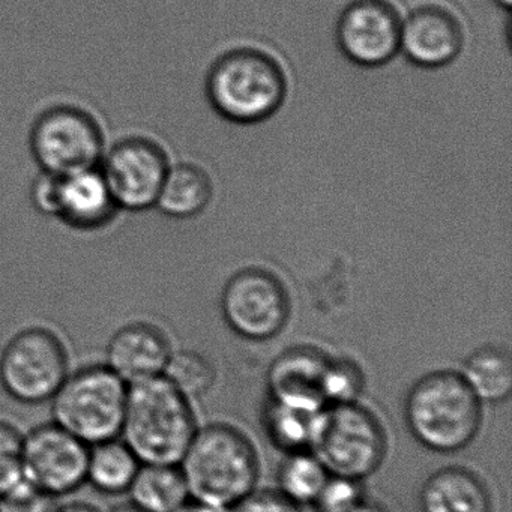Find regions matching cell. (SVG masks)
Instances as JSON below:
<instances>
[{
    "label": "cell",
    "mask_w": 512,
    "mask_h": 512,
    "mask_svg": "<svg viewBox=\"0 0 512 512\" xmlns=\"http://www.w3.org/2000/svg\"><path fill=\"white\" fill-rule=\"evenodd\" d=\"M191 500L226 511L256 490L260 466L251 440L238 428H197L181 463Z\"/></svg>",
    "instance_id": "6da1fadb"
},
{
    "label": "cell",
    "mask_w": 512,
    "mask_h": 512,
    "mask_svg": "<svg viewBox=\"0 0 512 512\" xmlns=\"http://www.w3.org/2000/svg\"><path fill=\"white\" fill-rule=\"evenodd\" d=\"M196 431L191 401L166 377L128 386L121 439L140 463H181Z\"/></svg>",
    "instance_id": "7a4b0ae2"
},
{
    "label": "cell",
    "mask_w": 512,
    "mask_h": 512,
    "mask_svg": "<svg viewBox=\"0 0 512 512\" xmlns=\"http://www.w3.org/2000/svg\"><path fill=\"white\" fill-rule=\"evenodd\" d=\"M209 106L224 121L256 125L277 115L287 97V77L268 53L251 47L218 56L205 80Z\"/></svg>",
    "instance_id": "3957f363"
},
{
    "label": "cell",
    "mask_w": 512,
    "mask_h": 512,
    "mask_svg": "<svg viewBox=\"0 0 512 512\" xmlns=\"http://www.w3.org/2000/svg\"><path fill=\"white\" fill-rule=\"evenodd\" d=\"M404 421L425 449L455 454L478 436L482 404L458 371H433L416 380L407 392Z\"/></svg>",
    "instance_id": "277c9868"
},
{
    "label": "cell",
    "mask_w": 512,
    "mask_h": 512,
    "mask_svg": "<svg viewBox=\"0 0 512 512\" xmlns=\"http://www.w3.org/2000/svg\"><path fill=\"white\" fill-rule=\"evenodd\" d=\"M128 385L106 364L70 373L52 398L53 422L88 446L121 437Z\"/></svg>",
    "instance_id": "5b68a950"
},
{
    "label": "cell",
    "mask_w": 512,
    "mask_h": 512,
    "mask_svg": "<svg viewBox=\"0 0 512 512\" xmlns=\"http://www.w3.org/2000/svg\"><path fill=\"white\" fill-rule=\"evenodd\" d=\"M311 452L329 475L362 481L385 460V430L358 401L332 404L320 413Z\"/></svg>",
    "instance_id": "8992f818"
},
{
    "label": "cell",
    "mask_w": 512,
    "mask_h": 512,
    "mask_svg": "<svg viewBox=\"0 0 512 512\" xmlns=\"http://www.w3.org/2000/svg\"><path fill=\"white\" fill-rule=\"evenodd\" d=\"M70 373L61 338L41 326L17 332L0 353V386L17 403L52 401Z\"/></svg>",
    "instance_id": "52a82bcc"
},
{
    "label": "cell",
    "mask_w": 512,
    "mask_h": 512,
    "mask_svg": "<svg viewBox=\"0 0 512 512\" xmlns=\"http://www.w3.org/2000/svg\"><path fill=\"white\" fill-rule=\"evenodd\" d=\"M29 149L41 172L58 176L98 167L106 152L101 125L76 106L41 113L32 124Z\"/></svg>",
    "instance_id": "ba28073f"
},
{
    "label": "cell",
    "mask_w": 512,
    "mask_h": 512,
    "mask_svg": "<svg viewBox=\"0 0 512 512\" xmlns=\"http://www.w3.org/2000/svg\"><path fill=\"white\" fill-rule=\"evenodd\" d=\"M31 199L41 214L80 232L109 226L121 211L100 166L61 176L41 172L32 185Z\"/></svg>",
    "instance_id": "9c48e42d"
},
{
    "label": "cell",
    "mask_w": 512,
    "mask_h": 512,
    "mask_svg": "<svg viewBox=\"0 0 512 512\" xmlns=\"http://www.w3.org/2000/svg\"><path fill=\"white\" fill-rule=\"evenodd\" d=\"M221 313L239 337L266 341L277 337L290 317L283 281L263 268H245L230 277L221 295Z\"/></svg>",
    "instance_id": "30bf717a"
},
{
    "label": "cell",
    "mask_w": 512,
    "mask_h": 512,
    "mask_svg": "<svg viewBox=\"0 0 512 512\" xmlns=\"http://www.w3.org/2000/svg\"><path fill=\"white\" fill-rule=\"evenodd\" d=\"M91 446L55 422L23 436V478L55 497L76 493L88 481Z\"/></svg>",
    "instance_id": "8fae6325"
},
{
    "label": "cell",
    "mask_w": 512,
    "mask_h": 512,
    "mask_svg": "<svg viewBox=\"0 0 512 512\" xmlns=\"http://www.w3.org/2000/svg\"><path fill=\"white\" fill-rule=\"evenodd\" d=\"M169 169L163 146L148 137L119 140L100 163L119 209L133 212L155 206Z\"/></svg>",
    "instance_id": "7c38bea8"
},
{
    "label": "cell",
    "mask_w": 512,
    "mask_h": 512,
    "mask_svg": "<svg viewBox=\"0 0 512 512\" xmlns=\"http://www.w3.org/2000/svg\"><path fill=\"white\" fill-rule=\"evenodd\" d=\"M400 14L388 0H352L335 25L341 55L361 68L388 65L400 52Z\"/></svg>",
    "instance_id": "4fadbf2b"
},
{
    "label": "cell",
    "mask_w": 512,
    "mask_h": 512,
    "mask_svg": "<svg viewBox=\"0 0 512 512\" xmlns=\"http://www.w3.org/2000/svg\"><path fill=\"white\" fill-rule=\"evenodd\" d=\"M464 32L454 14L436 5L413 11L401 29L400 52L422 70H440L463 52Z\"/></svg>",
    "instance_id": "5bb4252c"
},
{
    "label": "cell",
    "mask_w": 512,
    "mask_h": 512,
    "mask_svg": "<svg viewBox=\"0 0 512 512\" xmlns=\"http://www.w3.org/2000/svg\"><path fill=\"white\" fill-rule=\"evenodd\" d=\"M331 358L314 347H292L269 368V400L320 412L325 409V382Z\"/></svg>",
    "instance_id": "9a60e30c"
},
{
    "label": "cell",
    "mask_w": 512,
    "mask_h": 512,
    "mask_svg": "<svg viewBox=\"0 0 512 512\" xmlns=\"http://www.w3.org/2000/svg\"><path fill=\"white\" fill-rule=\"evenodd\" d=\"M172 352L163 329L148 322H133L110 338L106 365L130 386L163 376Z\"/></svg>",
    "instance_id": "2e32d148"
},
{
    "label": "cell",
    "mask_w": 512,
    "mask_h": 512,
    "mask_svg": "<svg viewBox=\"0 0 512 512\" xmlns=\"http://www.w3.org/2000/svg\"><path fill=\"white\" fill-rule=\"evenodd\" d=\"M418 499L421 512H491L487 485L473 470L461 466L431 473Z\"/></svg>",
    "instance_id": "e0dca14e"
},
{
    "label": "cell",
    "mask_w": 512,
    "mask_h": 512,
    "mask_svg": "<svg viewBox=\"0 0 512 512\" xmlns=\"http://www.w3.org/2000/svg\"><path fill=\"white\" fill-rule=\"evenodd\" d=\"M214 196V184L205 169L191 163L170 167L158 196L161 214L173 220H190L202 214Z\"/></svg>",
    "instance_id": "ac0fdd59"
},
{
    "label": "cell",
    "mask_w": 512,
    "mask_h": 512,
    "mask_svg": "<svg viewBox=\"0 0 512 512\" xmlns=\"http://www.w3.org/2000/svg\"><path fill=\"white\" fill-rule=\"evenodd\" d=\"M127 494L143 512H175L191 499L179 464H142Z\"/></svg>",
    "instance_id": "d6986e66"
},
{
    "label": "cell",
    "mask_w": 512,
    "mask_h": 512,
    "mask_svg": "<svg viewBox=\"0 0 512 512\" xmlns=\"http://www.w3.org/2000/svg\"><path fill=\"white\" fill-rule=\"evenodd\" d=\"M458 373L481 404H499L511 394L512 361L502 347H479L467 356Z\"/></svg>",
    "instance_id": "ffe728a7"
},
{
    "label": "cell",
    "mask_w": 512,
    "mask_h": 512,
    "mask_svg": "<svg viewBox=\"0 0 512 512\" xmlns=\"http://www.w3.org/2000/svg\"><path fill=\"white\" fill-rule=\"evenodd\" d=\"M140 466L139 458L121 437L97 443L89 448L86 484L107 496H122L130 490Z\"/></svg>",
    "instance_id": "44dd1931"
},
{
    "label": "cell",
    "mask_w": 512,
    "mask_h": 512,
    "mask_svg": "<svg viewBox=\"0 0 512 512\" xmlns=\"http://www.w3.org/2000/svg\"><path fill=\"white\" fill-rule=\"evenodd\" d=\"M320 412L269 400L263 410V425L271 443L286 454L311 451Z\"/></svg>",
    "instance_id": "7402d4cb"
},
{
    "label": "cell",
    "mask_w": 512,
    "mask_h": 512,
    "mask_svg": "<svg viewBox=\"0 0 512 512\" xmlns=\"http://www.w3.org/2000/svg\"><path fill=\"white\" fill-rule=\"evenodd\" d=\"M328 478V470L313 452H292L278 467L277 491L301 508L314 505Z\"/></svg>",
    "instance_id": "603a6c76"
},
{
    "label": "cell",
    "mask_w": 512,
    "mask_h": 512,
    "mask_svg": "<svg viewBox=\"0 0 512 512\" xmlns=\"http://www.w3.org/2000/svg\"><path fill=\"white\" fill-rule=\"evenodd\" d=\"M163 376L188 400L202 397L214 385L215 371L208 358L194 350L172 352Z\"/></svg>",
    "instance_id": "cb8c5ba5"
},
{
    "label": "cell",
    "mask_w": 512,
    "mask_h": 512,
    "mask_svg": "<svg viewBox=\"0 0 512 512\" xmlns=\"http://www.w3.org/2000/svg\"><path fill=\"white\" fill-rule=\"evenodd\" d=\"M364 389L361 368L350 359H332L325 382L326 406L352 403Z\"/></svg>",
    "instance_id": "d4e9b609"
},
{
    "label": "cell",
    "mask_w": 512,
    "mask_h": 512,
    "mask_svg": "<svg viewBox=\"0 0 512 512\" xmlns=\"http://www.w3.org/2000/svg\"><path fill=\"white\" fill-rule=\"evenodd\" d=\"M23 434L0 421V497L23 481Z\"/></svg>",
    "instance_id": "484cf974"
},
{
    "label": "cell",
    "mask_w": 512,
    "mask_h": 512,
    "mask_svg": "<svg viewBox=\"0 0 512 512\" xmlns=\"http://www.w3.org/2000/svg\"><path fill=\"white\" fill-rule=\"evenodd\" d=\"M58 497L40 490L23 479L0 497V512H58Z\"/></svg>",
    "instance_id": "4316f807"
},
{
    "label": "cell",
    "mask_w": 512,
    "mask_h": 512,
    "mask_svg": "<svg viewBox=\"0 0 512 512\" xmlns=\"http://www.w3.org/2000/svg\"><path fill=\"white\" fill-rule=\"evenodd\" d=\"M365 491L362 481L329 475L319 499L314 505L319 512H338L364 499Z\"/></svg>",
    "instance_id": "83f0119b"
},
{
    "label": "cell",
    "mask_w": 512,
    "mask_h": 512,
    "mask_svg": "<svg viewBox=\"0 0 512 512\" xmlns=\"http://www.w3.org/2000/svg\"><path fill=\"white\" fill-rule=\"evenodd\" d=\"M224 512H302V508L278 491L254 490Z\"/></svg>",
    "instance_id": "f1b7e54d"
},
{
    "label": "cell",
    "mask_w": 512,
    "mask_h": 512,
    "mask_svg": "<svg viewBox=\"0 0 512 512\" xmlns=\"http://www.w3.org/2000/svg\"><path fill=\"white\" fill-rule=\"evenodd\" d=\"M338 512H389L382 503L374 502V500L368 499L367 496L364 499L359 500L355 505L350 506V508L343 509V511Z\"/></svg>",
    "instance_id": "f546056e"
},
{
    "label": "cell",
    "mask_w": 512,
    "mask_h": 512,
    "mask_svg": "<svg viewBox=\"0 0 512 512\" xmlns=\"http://www.w3.org/2000/svg\"><path fill=\"white\" fill-rule=\"evenodd\" d=\"M175 512H224L221 509L214 508V506L206 505V503L196 502V500H188L184 506L176 509Z\"/></svg>",
    "instance_id": "4dcf8cb0"
},
{
    "label": "cell",
    "mask_w": 512,
    "mask_h": 512,
    "mask_svg": "<svg viewBox=\"0 0 512 512\" xmlns=\"http://www.w3.org/2000/svg\"><path fill=\"white\" fill-rule=\"evenodd\" d=\"M58 512H101L95 506L85 502L68 503V505L59 506Z\"/></svg>",
    "instance_id": "1f68e13d"
},
{
    "label": "cell",
    "mask_w": 512,
    "mask_h": 512,
    "mask_svg": "<svg viewBox=\"0 0 512 512\" xmlns=\"http://www.w3.org/2000/svg\"><path fill=\"white\" fill-rule=\"evenodd\" d=\"M109 512H143L140 511L136 506L131 505V503H121V505L113 506Z\"/></svg>",
    "instance_id": "d6a6232c"
},
{
    "label": "cell",
    "mask_w": 512,
    "mask_h": 512,
    "mask_svg": "<svg viewBox=\"0 0 512 512\" xmlns=\"http://www.w3.org/2000/svg\"><path fill=\"white\" fill-rule=\"evenodd\" d=\"M497 7L503 8V10H509L511 8L512 0H493Z\"/></svg>",
    "instance_id": "836d02e7"
}]
</instances>
